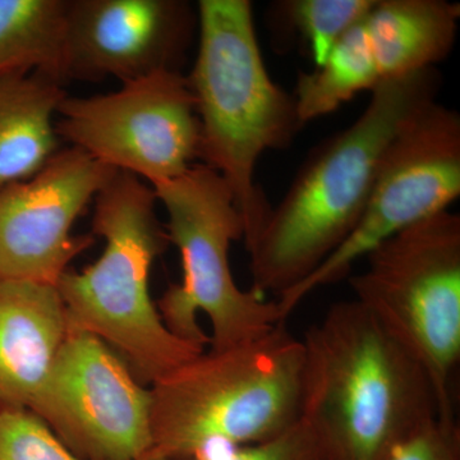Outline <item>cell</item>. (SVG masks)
I'll return each instance as SVG.
<instances>
[{
	"label": "cell",
	"mask_w": 460,
	"mask_h": 460,
	"mask_svg": "<svg viewBox=\"0 0 460 460\" xmlns=\"http://www.w3.org/2000/svg\"><path fill=\"white\" fill-rule=\"evenodd\" d=\"M440 87L436 68L376 84L356 122L314 151L247 250L253 292L280 296L338 250L365 210L387 147Z\"/></svg>",
	"instance_id": "obj_1"
},
{
	"label": "cell",
	"mask_w": 460,
	"mask_h": 460,
	"mask_svg": "<svg viewBox=\"0 0 460 460\" xmlns=\"http://www.w3.org/2000/svg\"><path fill=\"white\" fill-rule=\"evenodd\" d=\"M302 344L299 420L320 460H383L440 416L422 366L356 299L332 305Z\"/></svg>",
	"instance_id": "obj_2"
},
{
	"label": "cell",
	"mask_w": 460,
	"mask_h": 460,
	"mask_svg": "<svg viewBox=\"0 0 460 460\" xmlns=\"http://www.w3.org/2000/svg\"><path fill=\"white\" fill-rule=\"evenodd\" d=\"M199 49L189 80L199 120V157L232 192L252 246L272 210L256 183L260 157L292 145L296 100L271 80L248 0H199Z\"/></svg>",
	"instance_id": "obj_3"
},
{
	"label": "cell",
	"mask_w": 460,
	"mask_h": 460,
	"mask_svg": "<svg viewBox=\"0 0 460 460\" xmlns=\"http://www.w3.org/2000/svg\"><path fill=\"white\" fill-rule=\"evenodd\" d=\"M305 352L284 323L202 352L150 387V453L183 460L217 445L266 443L301 419Z\"/></svg>",
	"instance_id": "obj_4"
},
{
	"label": "cell",
	"mask_w": 460,
	"mask_h": 460,
	"mask_svg": "<svg viewBox=\"0 0 460 460\" xmlns=\"http://www.w3.org/2000/svg\"><path fill=\"white\" fill-rule=\"evenodd\" d=\"M156 202L153 187L115 172L93 199V232L105 241L102 256L84 270H66L57 283L69 328L102 339L151 385L204 352L175 337L151 299V268L169 244Z\"/></svg>",
	"instance_id": "obj_5"
},
{
	"label": "cell",
	"mask_w": 460,
	"mask_h": 460,
	"mask_svg": "<svg viewBox=\"0 0 460 460\" xmlns=\"http://www.w3.org/2000/svg\"><path fill=\"white\" fill-rule=\"evenodd\" d=\"M168 214L169 242L181 253L183 278L159 299L166 328L175 337L211 349L255 341L280 325L275 301L242 290L233 278L229 251L243 241V223L223 178L204 164L154 184Z\"/></svg>",
	"instance_id": "obj_6"
},
{
	"label": "cell",
	"mask_w": 460,
	"mask_h": 460,
	"mask_svg": "<svg viewBox=\"0 0 460 460\" xmlns=\"http://www.w3.org/2000/svg\"><path fill=\"white\" fill-rule=\"evenodd\" d=\"M350 278L354 298L422 366L441 417H456L450 378L460 358V217L450 210L396 233Z\"/></svg>",
	"instance_id": "obj_7"
},
{
	"label": "cell",
	"mask_w": 460,
	"mask_h": 460,
	"mask_svg": "<svg viewBox=\"0 0 460 460\" xmlns=\"http://www.w3.org/2000/svg\"><path fill=\"white\" fill-rule=\"evenodd\" d=\"M460 195V117L438 102L420 111L387 147L365 210L319 268L275 299L281 323L308 296L343 279L387 238L449 210Z\"/></svg>",
	"instance_id": "obj_8"
},
{
	"label": "cell",
	"mask_w": 460,
	"mask_h": 460,
	"mask_svg": "<svg viewBox=\"0 0 460 460\" xmlns=\"http://www.w3.org/2000/svg\"><path fill=\"white\" fill-rule=\"evenodd\" d=\"M60 141L150 186L189 171L199 157V120L189 80L162 71L102 95L66 96L58 109Z\"/></svg>",
	"instance_id": "obj_9"
},
{
	"label": "cell",
	"mask_w": 460,
	"mask_h": 460,
	"mask_svg": "<svg viewBox=\"0 0 460 460\" xmlns=\"http://www.w3.org/2000/svg\"><path fill=\"white\" fill-rule=\"evenodd\" d=\"M29 410L80 460H138L153 447L150 389L83 330L68 328Z\"/></svg>",
	"instance_id": "obj_10"
},
{
	"label": "cell",
	"mask_w": 460,
	"mask_h": 460,
	"mask_svg": "<svg viewBox=\"0 0 460 460\" xmlns=\"http://www.w3.org/2000/svg\"><path fill=\"white\" fill-rule=\"evenodd\" d=\"M117 172L89 154L60 148L40 172L0 190V279L57 286L93 243L75 220Z\"/></svg>",
	"instance_id": "obj_11"
},
{
	"label": "cell",
	"mask_w": 460,
	"mask_h": 460,
	"mask_svg": "<svg viewBox=\"0 0 460 460\" xmlns=\"http://www.w3.org/2000/svg\"><path fill=\"white\" fill-rule=\"evenodd\" d=\"M196 29L198 13L181 0H68L66 80L181 72Z\"/></svg>",
	"instance_id": "obj_12"
},
{
	"label": "cell",
	"mask_w": 460,
	"mask_h": 460,
	"mask_svg": "<svg viewBox=\"0 0 460 460\" xmlns=\"http://www.w3.org/2000/svg\"><path fill=\"white\" fill-rule=\"evenodd\" d=\"M68 328L57 286L0 279V405L30 408Z\"/></svg>",
	"instance_id": "obj_13"
},
{
	"label": "cell",
	"mask_w": 460,
	"mask_h": 460,
	"mask_svg": "<svg viewBox=\"0 0 460 460\" xmlns=\"http://www.w3.org/2000/svg\"><path fill=\"white\" fill-rule=\"evenodd\" d=\"M460 5L445 0H375L363 17L380 83L434 68L456 44Z\"/></svg>",
	"instance_id": "obj_14"
},
{
	"label": "cell",
	"mask_w": 460,
	"mask_h": 460,
	"mask_svg": "<svg viewBox=\"0 0 460 460\" xmlns=\"http://www.w3.org/2000/svg\"><path fill=\"white\" fill-rule=\"evenodd\" d=\"M65 84L40 74L0 78V190L33 177L60 150Z\"/></svg>",
	"instance_id": "obj_15"
},
{
	"label": "cell",
	"mask_w": 460,
	"mask_h": 460,
	"mask_svg": "<svg viewBox=\"0 0 460 460\" xmlns=\"http://www.w3.org/2000/svg\"><path fill=\"white\" fill-rule=\"evenodd\" d=\"M68 0H0V78L66 80Z\"/></svg>",
	"instance_id": "obj_16"
},
{
	"label": "cell",
	"mask_w": 460,
	"mask_h": 460,
	"mask_svg": "<svg viewBox=\"0 0 460 460\" xmlns=\"http://www.w3.org/2000/svg\"><path fill=\"white\" fill-rule=\"evenodd\" d=\"M363 17L341 36L323 65L299 74L293 98L302 123L332 113L380 84Z\"/></svg>",
	"instance_id": "obj_17"
},
{
	"label": "cell",
	"mask_w": 460,
	"mask_h": 460,
	"mask_svg": "<svg viewBox=\"0 0 460 460\" xmlns=\"http://www.w3.org/2000/svg\"><path fill=\"white\" fill-rule=\"evenodd\" d=\"M375 0H289L280 3L288 23L301 33L320 66L348 30L374 5Z\"/></svg>",
	"instance_id": "obj_18"
},
{
	"label": "cell",
	"mask_w": 460,
	"mask_h": 460,
	"mask_svg": "<svg viewBox=\"0 0 460 460\" xmlns=\"http://www.w3.org/2000/svg\"><path fill=\"white\" fill-rule=\"evenodd\" d=\"M0 460H80L29 408L0 405Z\"/></svg>",
	"instance_id": "obj_19"
},
{
	"label": "cell",
	"mask_w": 460,
	"mask_h": 460,
	"mask_svg": "<svg viewBox=\"0 0 460 460\" xmlns=\"http://www.w3.org/2000/svg\"><path fill=\"white\" fill-rule=\"evenodd\" d=\"M383 460H460L456 417H435L395 445Z\"/></svg>",
	"instance_id": "obj_20"
},
{
	"label": "cell",
	"mask_w": 460,
	"mask_h": 460,
	"mask_svg": "<svg viewBox=\"0 0 460 460\" xmlns=\"http://www.w3.org/2000/svg\"><path fill=\"white\" fill-rule=\"evenodd\" d=\"M138 460H171L148 452ZM210 460H320L316 444L304 423L266 443L235 447L229 456Z\"/></svg>",
	"instance_id": "obj_21"
}]
</instances>
